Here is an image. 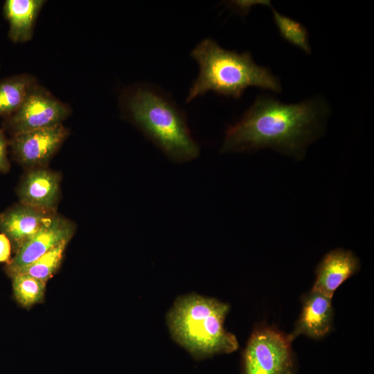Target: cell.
<instances>
[{
	"instance_id": "d6986e66",
	"label": "cell",
	"mask_w": 374,
	"mask_h": 374,
	"mask_svg": "<svg viewBox=\"0 0 374 374\" xmlns=\"http://www.w3.org/2000/svg\"><path fill=\"white\" fill-rule=\"evenodd\" d=\"M229 4L233 6L242 15L247 14L250 8L256 4L271 6L269 1H235Z\"/></svg>"
},
{
	"instance_id": "ba28073f",
	"label": "cell",
	"mask_w": 374,
	"mask_h": 374,
	"mask_svg": "<svg viewBox=\"0 0 374 374\" xmlns=\"http://www.w3.org/2000/svg\"><path fill=\"white\" fill-rule=\"evenodd\" d=\"M74 224L55 213L32 237L24 242L6 267L10 277L64 241H69Z\"/></svg>"
},
{
	"instance_id": "8fae6325",
	"label": "cell",
	"mask_w": 374,
	"mask_h": 374,
	"mask_svg": "<svg viewBox=\"0 0 374 374\" xmlns=\"http://www.w3.org/2000/svg\"><path fill=\"white\" fill-rule=\"evenodd\" d=\"M55 214L53 211L21 204L0 213V231L16 251Z\"/></svg>"
},
{
	"instance_id": "52a82bcc",
	"label": "cell",
	"mask_w": 374,
	"mask_h": 374,
	"mask_svg": "<svg viewBox=\"0 0 374 374\" xmlns=\"http://www.w3.org/2000/svg\"><path fill=\"white\" fill-rule=\"evenodd\" d=\"M68 134V130L60 124L12 135L9 146L21 165L39 168L51 160Z\"/></svg>"
},
{
	"instance_id": "6da1fadb",
	"label": "cell",
	"mask_w": 374,
	"mask_h": 374,
	"mask_svg": "<svg viewBox=\"0 0 374 374\" xmlns=\"http://www.w3.org/2000/svg\"><path fill=\"white\" fill-rule=\"evenodd\" d=\"M329 111L319 96L285 104L269 95L259 96L241 119L228 127L220 152L270 148L302 159L307 147L322 135Z\"/></svg>"
},
{
	"instance_id": "3957f363",
	"label": "cell",
	"mask_w": 374,
	"mask_h": 374,
	"mask_svg": "<svg viewBox=\"0 0 374 374\" xmlns=\"http://www.w3.org/2000/svg\"><path fill=\"white\" fill-rule=\"evenodd\" d=\"M190 55L199 64V71L189 89L186 103L208 91L238 99L249 87L277 93L281 91L278 78L268 69L256 64L248 52L226 50L206 38Z\"/></svg>"
},
{
	"instance_id": "7a4b0ae2",
	"label": "cell",
	"mask_w": 374,
	"mask_h": 374,
	"mask_svg": "<svg viewBox=\"0 0 374 374\" xmlns=\"http://www.w3.org/2000/svg\"><path fill=\"white\" fill-rule=\"evenodd\" d=\"M120 106L124 116L170 160L181 163L199 156L186 113L160 87L148 82L133 85L121 94Z\"/></svg>"
},
{
	"instance_id": "5b68a950",
	"label": "cell",
	"mask_w": 374,
	"mask_h": 374,
	"mask_svg": "<svg viewBox=\"0 0 374 374\" xmlns=\"http://www.w3.org/2000/svg\"><path fill=\"white\" fill-rule=\"evenodd\" d=\"M293 339L269 326H257L242 356V374H293Z\"/></svg>"
},
{
	"instance_id": "9a60e30c",
	"label": "cell",
	"mask_w": 374,
	"mask_h": 374,
	"mask_svg": "<svg viewBox=\"0 0 374 374\" xmlns=\"http://www.w3.org/2000/svg\"><path fill=\"white\" fill-rule=\"evenodd\" d=\"M69 242H61L12 276L17 274H26L46 283L58 269Z\"/></svg>"
},
{
	"instance_id": "e0dca14e",
	"label": "cell",
	"mask_w": 374,
	"mask_h": 374,
	"mask_svg": "<svg viewBox=\"0 0 374 374\" xmlns=\"http://www.w3.org/2000/svg\"><path fill=\"white\" fill-rule=\"evenodd\" d=\"M274 20L282 37L305 53L310 54L309 35L306 28L297 21L281 15L270 6Z\"/></svg>"
},
{
	"instance_id": "9c48e42d",
	"label": "cell",
	"mask_w": 374,
	"mask_h": 374,
	"mask_svg": "<svg viewBox=\"0 0 374 374\" xmlns=\"http://www.w3.org/2000/svg\"><path fill=\"white\" fill-rule=\"evenodd\" d=\"M356 254L349 249L336 248L328 252L317 265L312 290L332 298L336 290L360 269Z\"/></svg>"
},
{
	"instance_id": "30bf717a",
	"label": "cell",
	"mask_w": 374,
	"mask_h": 374,
	"mask_svg": "<svg viewBox=\"0 0 374 374\" xmlns=\"http://www.w3.org/2000/svg\"><path fill=\"white\" fill-rule=\"evenodd\" d=\"M332 299L319 292L311 290L302 298V308L294 329L290 334L294 340L304 335L313 339H321L331 330L334 310Z\"/></svg>"
},
{
	"instance_id": "4fadbf2b",
	"label": "cell",
	"mask_w": 374,
	"mask_h": 374,
	"mask_svg": "<svg viewBox=\"0 0 374 374\" xmlns=\"http://www.w3.org/2000/svg\"><path fill=\"white\" fill-rule=\"evenodd\" d=\"M44 0H6L3 15L9 24L8 37L15 43L30 41Z\"/></svg>"
},
{
	"instance_id": "ac0fdd59",
	"label": "cell",
	"mask_w": 374,
	"mask_h": 374,
	"mask_svg": "<svg viewBox=\"0 0 374 374\" xmlns=\"http://www.w3.org/2000/svg\"><path fill=\"white\" fill-rule=\"evenodd\" d=\"M9 145L6 135L0 129V172H6L10 169V163L7 156V148Z\"/></svg>"
},
{
	"instance_id": "7c38bea8",
	"label": "cell",
	"mask_w": 374,
	"mask_h": 374,
	"mask_svg": "<svg viewBox=\"0 0 374 374\" xmlns=\"http://www.w3.org/2000/svg\"><path fill=\"white\" fill-rule=\"evenodd\" d=\"M60 176L42 168L30 171L20 184L18 195L21 204L53 211L60 195Z\"/></svg>"
},
{
	"instance_id": "2e32d148",
	"label": "cell",
	"mask_w": 374,
	"mask_h": 374,
	"mask_svg": "<svg viewBox=\"0 0 374 374\" xmlns=\"http://www.w3.org/2000/svg\"><path fill=\"white\" fill-rule=\"evenodd\" d=\"M11 278L14 296L23 307L29 308L43 300L46 282L26 274H17Z\"/></svg>"
},
{
	"instance_id": "5bb4252c",
	"label": "cell",
	"mask_w": 374,
	"mask_h": 374,
	"mask_svg": "<svg viewBox=\"0 0 374 374\" xmlns=\"http://www.w3.org/2000/svg\"><path fill=\"white\" fill-rule=\"evenodd\" d=\"M37 81L27 73L7 77L0 80V116L12 115L21 107Z\"/></svg>"
},
{
	"instance_id": "8992f818",
	"label": "cell",
	"mask_w": 374,
	"mask_h": 374,
	"mask_svg": "<svg viewBox=\"0 0 374 374\" xmlns=\"http://www.w3.org/2000/svg\"><path fill=\"white\" fill-rule=\"evenodd\" d=\"M71 112L67 104L37 83L19 109L5 118L3 127L12 136L62 124Z\"/></svg>"
},
{
	"instance_id": "ffe728a7",
	"label": "cell",
	"mask_w": 374,
	"mask_h": 374,
	"mask_svg": "<svg viewBox=\"0 0 374 374\" xmlns=\"http://www.w3.org/2000/svg\"><path fill=\"white\" fill-rule=\"evenodd\" d=\"M11 242L3 233H0V262H8L11 253Z\"/></svg>"
},
{
	"instance_id": "277c9868",
	"label": "cell",
	"mask_w": 374,
	"mask_h": 374,
	"mask_svg": "<svg viewBox=\"0 0 374 374\" xmlns=\"http://www.w3.org/2000/svg\"><path fill=\"white\" fill-rule=\"evenodd\" d=\"M227 303L191 294L178 298L167 316L173 338L194 357L231 353L238 348L236 337L224 328Z\"/></svg>"
}]
</instances>
